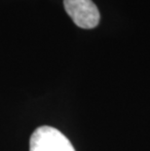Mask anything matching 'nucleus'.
<instances>
[{"label":"nucleus","mask_w":150,"mask_h":151,"mask_svg":"<svg viewBox=\"0 0 150 151\" xmlns=\"http://www.w3.org/2000/svg\"><path fill=\"white\" fill-rule=\"evenodd\" d=\"M63 5L66 13L79 27L90 29L100 22V12L92 0H63Z\"/></svg>","instance_id":"nucleus-2"},{"label":"nucleus","mask_w":150,"mask_h":151,"mask_svg":"<svg viewBox=\"0 0 150 151\" xmlns=\"http://www.w3.org/2000/svg\"><path fill=\"white\" fill-rule=\"evenodd\" d=\"M29 151H75L65 134L53 127L37 128L29 139Z\"/></svg>","instance_id":"nucleus-1"}]
</instances>
